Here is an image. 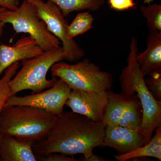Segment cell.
Listing matches in <instances>:
<instances>
[{"mask_svg":"<svg viewBox=\"0 0 161 161\" xmlns=\"http://www.w3.org/2000/svg\"><path fill=\"white\" fill-rule=\"evenodd\" d=\"M60 8L64 16L66 18L75 11L87 9L95 12L100 9L105 0H49Z\"/></svg>","mask_w":161,"mask_h":161,"instance_id":"17","label":"cell"},{"mask_svg":"<svg viewBox=\"0 0 161 161\" xmlns=\"http://www.w3.org/2000/svg\"><path fill=\"white\" fill-rule=\"evenodd\" d=\"M141 13L147 19L149 32L161 31V6L158 4H150L140 6Z\"/></svg>","mask_w":161,"mask_h":161,"instance_id":"19","label":"cell"},{"mask_svg":"<svg viewBox=\"0 0 161 161\" xmlns=\"http://www.w3.org/2000/svg\"><path fill=\"white\" fill-rule=\"evenodd\" d=\"M37 161H77L72 156L65 155L58 153H50L45 155H36Z\"/></svg>","mask_w":161,"mask_h":161,"instance_id":"22","label":"cell"},{"mask_svg":"<svg viewBox=\"0 0 161 161\" xmlns=\"http://www.w3.org/2000/svg\"><path fill=\"white\" fill-rule=\"evenodd\" d=\"M6 9V8H3V7H0V13L4 11V10Z\"/></svg>","mask_w":161,"mask_h":161,"instance_id":"29","label":"cell"},{"mask_svg":"<svg viewBox=\"0 0 161 161\" xmlns=\"http://www.w3.org/2000/svg\"><path fill=\"white\" fill-rule=\"evenodd\" d=\"M83 161H107V160L106 159L103 158L97 155H94V154L88 158H83Z\"/></svg>","mask_w":161,"mask_h":161,"instance_id":"25","label":"cell"},{"mask_svg":"<svg viewBox=\"0 0 161 161\" xmlns=\"http://www.w3.org/2000/svg\"><path fill=\"white\" fill-rule=\"evenodd\" d=\"M142 106L136 93L132 94L129 103L117 125L142 132Z\"/></svg>","mask_w":161,"mask_h":161,"instance_id":"15","label":"cell"},{"mask_svg":"<svg viewBox=\"0 0 161 161\" xmlns=\"http://www.w3.org/2000/svg\"><path fill=\"white\" fill-rule=\"evenodd\" d=\"M94 20V17L89 11L79 13L69 26L68 37L74 39L88 31L92 28Z\"/></svg>","mask_w":161,"mask_h":161,"instance_id":"18","label":"cell"},{"mask_svg":"<svg viewBox=\"0 0 161 161\" xmlns=\"http://www.w3.org/2000/svg\"><path fill=\"white\" fill-rule=\"evenodd\" d=\"M43 52L30 36L19 39L14 46L0 43V76L16 62L34 58Z\"/></svg>","mask_w":161,"mask_h":161,"instance_id":"11","label":"cell"},{"mask_svg":"<svg viewBox=\"0 0 161 161\" xmlns=\"http://www.w3.org/2000/svg\"><path fill=\"white\" fill-rule=\"evenodd\" d=\"M20 0H0V7L15 10L20 6Z\"/></svg>","mask_w":161,"mask_h":161,"instance_id":"24","label":"cell"},{"mask_svg":"<svg viewBox=\"0 0 161 161\" xmlns=\"http://www.w3.org/2000/svg\"><path fill=\"white\" fill-rule=\"evenodd\" d=\"M105 127L81 114L63 112L56 116L46 138L33 145V150L36 155L81 154L87 158L95 148L103 146Z\"/></svg>","mask_w":161,"mask_h":161,"instance_id":"1","label":"cell"},{"mask_svg":"<svg viewBox=\"0 0 161 161\" xmlns=\"http://www.w3.org/2000/svg\"><path fill=\"white\" fill-rule=\"evenodd\" d=\"M34 143L3 135L0 147V161H37L33 150Z\"/></svg>","mask_w":161,"mask_h":161,"instance_id":"13","label":"cell"},{"mask_svg":"<svg viewBox=\"0 0 161 161\" xmlns=\"http://www.w3.org/2000/svg\"><path fill=\"white\" fill-rule=\"evenodd\" d=\"M5 24H4L0 21V38L3 35V31H4V27Z\"/></svg>","mask_w":161,"mask_h":161,"instance_id":"26","label":"cell"},{"mask_svg":"<svg viewBox=\"0 0 161 161\" xmlns=\"http://www.w3.org/2000/svg\"><path fill=\"white\" fill-rule=\"evenodd\" d=\"M155 133L150 142L138 149L125 154L114 155L116 161H126L130 159L145 158L153 157L161 160V126L155 130Z\"/></svg>","mask_w":161,"mask_h":161,"instance_id":"16","label":"cell"},{"mask_svg":"<svg viewBox=\"0 0 161 161\" xmlns=\"http://www.w3.org/2000/svg\"><path fill=\"white\" fill-rule=\"evenodd\" d=\"M141 131L119 125H107L105 129L103 147L113 148L119 154H125L143 146Z\"/></svg>","mask_w":161,"mask_h":161,"instance_id":"10","label":"cell"},{"mask_svg":"<svg viewBox=\"0 0 161 161\" xmlns=\"http://www.w3.org/2000/svg\"><path fill=\"white\" fill-rule=\"evenodd\" d=\"M108 103V91L87 92L72 90L65 105L72 112L102 123Z\"/></svg>","mask_w":161,"mask_h":161,"instance_id":"9","label":"cell"},{"mask_svg":"<svg viewBox=\"0 0 161 161\" xmlns=\"http://www.w3.org/2000/svg\"><path fill=\"white\" fill-rule=\"evenodd\" d=\"M147 48L137 52L136 59L144 76H161V31L150 32L147 39Z\"/></svg>","mask_w":161,"mask_h":161,"instance_id":"12","label":"cell"},{"mask_svg":"<svg viewBox=\"0 0 161 161\" xmlns=\"http://www.w3.org/2000/svg\"><path fill=\"white\" fill-rule=\"evenodd\" d=\"M111 9L123 11L135 8L136 4L133 0H108Z\"/></svg>","mask_w":161,"mask_h":161,"instance_id":"23","label":"cell"},{"mask_svg":"<svg viewBox=\"0 0 161 161\" xmlns=\"http://www.w3.org/2000/svg\"><path fill=\"white\" fill-rule=\"evenodd\" d=\"M36 7L40 18L46 24L50 32L59 39L62 44L64 59L69 62L79 60L84 56L85 51L74 39L68 37L69 22L62 14L59 7L47 0H27Z\"/></svg>","mask_w":161,"mask_h":161,"instance_id":"7","label":"cell"},{"mask_svg":"<svg viewBox=\"0 0 161 161\" xmlns=\"http://www.w3.org/2000/svg\"><path fill=\"white\" fill-rule=\"evenodd\" d=\"M153 0H144V5L148 4L150 5V3H153Z\"/></svg>","mask_w":161,"mask_h":161,"instance_id":"27","label":"cell"},{"mask_svg":"<svg viewBox=\"0 0 161 161\" xmlns=\"http://www.w3.org/2000/svg\"><path fill=\"white\" fill-rule=\"evenodd\" d=\"M56 115L28 106L4 107L0 112V132L21 140L36 143L49 134Z\"/></svg>","mask_w":161,"mask_h":161,"instance_id":"3","label":"cell"},{"mask_svg":"<svg viewBox=\"0 0 161 161\" xmlns=\"http://www.w3.org/2000/svg\"><path fill=\"white\" fill-rule=\"evenodd\" d=\"M147 88L156 100L161 101V76L145 79Z\"/></svg>","mask_w":161,"mask_h":161,"instance_id":"21","label":"cell"},{"mask_svg":"<svg viewBox=\"0 0 161 161\" xmlns=\"http://www.w3.org/2000/svg\"><path fill=\"white\" fill-rule=\"evenodd\" d=\"M3 134L0 132V147H1V142H2V137H3Z\"/></svg>","mask_w":161,"mask_h":161,"instance_id":"28","label":"cell"},{"mask_svg":"<svg viewBox=\"0 0 161 161\" xmlns=\"http://www.w3.org/2000/svg\"><path fill=\"white\" fill-rule=\"evenodd\" d=\"M138 50L137 40L132 37L127 58L128 63L122 71L119 80L121 92L128 95L136 93L142 106V133L144 136V146L150 142L156 129L161 126V101L156 100L147 88L145 76L136 61Z\"/></svg>","mask_w":161,"mask_h":161,"instance_id":"2","label":"cell"},{"mask_svg":"<svg viewBox=\"0 0 161 161\" xmlns=\"http://www.w3.org/2000/svg\"><path fill=\"white\" fill-rule=\"evenodd\" d=\"M64 59L61 47L43 52L37 56L22 60V68L9 82L10 96L26 90L38 93L51 87L57 80L53 77L47 80V75L54 64Z\"/></svg>","mask_w":161,"mask_h":161,"instance_id":"4","label":"cell"},{"mask_svg":"<svg viewBox=\"0 0 161 161\" xmlns=\"http://www.w3.org/2000/svg\"><path fill=\"white\" fill-rule=\"evenodd\" d=\"M20 66L19 62L14 64L6 69L5 75L0 79V112L7 98L10 96L9 82Z\"/></svg>","mask_w":161,"mask_h":161,"instance_id":"20","label":"cell"},{"mask_svg":"<svg viewBox=\"0 0 161 161\" xmlns=\"http://www.w3.org/2000/svg\"><path fill=\"white\" fill-rule=\"evenodd\" d=\"M72 89L61 78L57 79L53 85L45 92L21 97L15 95L9 96L4 107L9 106H28L39 108L56 116L63 112Z\"/></svg>","mask_w":161,"mask_h":161,"instance_id":"8","label":"cell"},{"mask_svg":"<svg viewBox=\"0 0 161 161\" xmlns=\"http://www.w3.org/2000/svg\"><path fill=\"white\" fill-rule=\"evenodd\" d=\"M108 103L104 115L103 124L107 125H117L131 98V95L121 92L115 93L108 91Z\"/></svg>","mask_w":161,"mask_h":161,"instance_id":"14","label":"cell"},{"mask_svg":"<svg viewBox=\"0 0 161 161\" xmlns=\"http://www.w3.org/2000/svg\"><path fill=\"white\" fill-rule=\"evenodd\" d=\"M53 77H59L72 90L87 92L111 90L113 81L111 73L101 70L98 65L86 59L76 64L57 62L51 68Z\"/></svg>","mask_w":161,"mask_h":161,"instance_id":"5","label":"cell"},{"mask_svg":"<svg viewBox=\"0 0 161 161\" xmlns=\"http://www.w3.org/2000/svg\"><path fill=\"white\" fill-rule=\"evenodd\" d=\"M23 1L16 10L6 9L1 12L0 21L5 24H11L17 33L29 34L43 51L60 46L61 42L48 30L34 4L27 0Z\"/></svg>","mask_w":161,"mask_h":161,"instance_id":"6","label":"cell"}]
</instances>
